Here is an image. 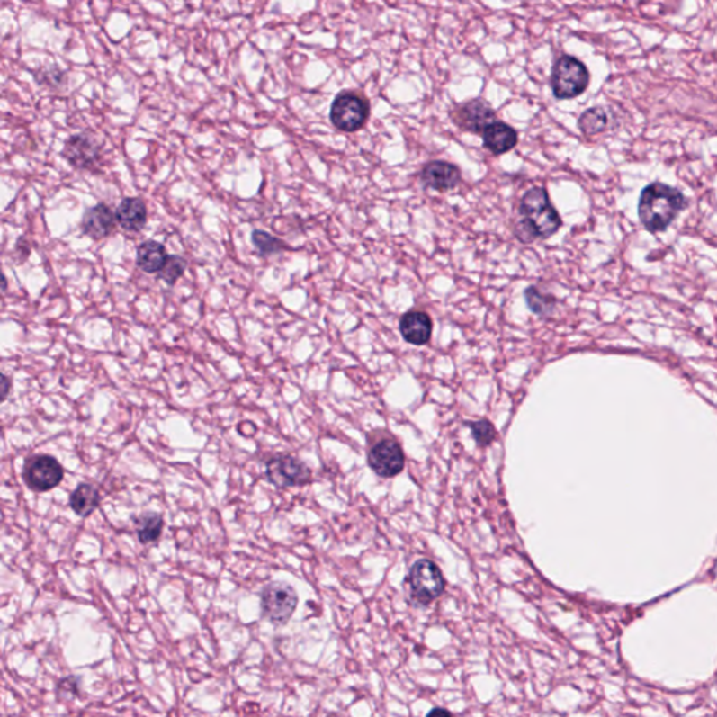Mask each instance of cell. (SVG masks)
I'll list each match as a JSON object with an SVG mask.
<instances>
[{
	"label": "cell",
	"instance_id": "obj_1",
	"mask_svg": "<svg viewBox=\"0 0 717 717\" xmlns=\"http://www.w3.org/2000/svg\"><path fill=\"white\" fill-rule=\"evenodd\" d=\"M686 195L664 183L649 184L641 191L638 203V218L650 233H660L670 228L679 213L686 208Z\"/></svg>",
	"mask_w": 717,
	"mask_h": 717
},
{
	"label": "cell",
	"instance_id": "obj_2",
	"mask_svg": "<svg viewBox=\"0 0 717 717\" xmlns=\"http://www.w3.org/2000/svg\"><path fill=\"white\" fill-rule=\"evenodd\" d=\"M590 85V72L582 60L563 55L556 60L551 73V87L558 100H572L582 95Z\"/></svg>",
	"mask_w": 717,
	"mask_h": 717
},
{
	"label": "cell",
	"instance_id": "obj_3",
	"mask_svg": "<svg viewBox=\"0 0 717 717\" xmlns=\"http://www.w3.org/2000/svg\"><path fill=\"white\" fill-rule=\"evenodd\" d=\"M370 117V104L363 95L354 92H342L334 98L329 110V120L336 130L354 133L364 128Z\"/></svg>",
	"mask_w": 717,
	"mask_h": 717
},
{
	"label": "cell",
	"instance_id": "obj_4",
	"mask_svg": "<svg viewBox=\"0 0 717 717\" xmlns=\"http://www.w3.org/2000/svg\"><path fill=\"white\" fill-rule=\"evenodd\" d=\"M408 585L412 600L420 605H427L436 600L446 587L439 566L429 560H420L414 563L408 575Z\"/></svg>",
	"mask_w": 717,
	"mask_h": 717
},
{
	"label": "cell",
	"instance_id": "obj_5",
	"mask_svg": "<svg viewBox=\"0 0 717 717\" xmlns=\"http://www.w3.org/2000/svg\"><path fill=\"white\" fill-rule=\"evenodd\" d=\"M65 470L49 454L30 455L22 467V479L30 489L37 493L49 492L62 484Z\"/></svg>",
	"mask_w": 717,
	"mask_h": 717
},
{
	"label": "cell",
	"instance_id": "obj_6",
	"mask_svg": "<svg viewBox=\"0 0 717 717\" xmlns=\"http://www.w3.org/2000/svg\"><path fill=\"white\" fill-rule=\"evenodd\" d=\"M103 145L98 136L90 130L75 133L64 143L62 156L76 170L98 173L102 162Z\"/></svg>",
	"mask_w": 717,
	"mask_h": 717
},
{
	"label": "cell",
	"instance_id": "obj_7",
	"mask_svg": "<svg viewBox=\"0 0 717 717\" xmlns=\"http://www.w3.org/2000/svg\"><path fill=\"white\" fill-rule=\"evenodd\" d=\"M298 603V593L288 583H269L261 591V610L264 616L276 626L289 623Z\"/></svg>",
	"mask_w": 717,
	"mask_h": 717
},
{
	"label": "cell",
	"instance_id": "obj_8",
	"mask_svg": "<svg viewBox=\"0 0 717 717\" xmlns=\"http://www.w3.org/2000/svg\"><path fill=\"white\" fill-rule=\"evenodd\" d=\"M266 479L279 489L304 487L311 482V470L291 454H276L266 462Z\"/></svg>",
	"mask_w": 717,
	"mask_h": 717
},
{
	"label": "cell",
	"instance_id": "obj_9",
	"mask_svg": "<svg viewBox=\"0 0 717 717\" xmlns=\"http://www.w3.org/2000/svg\"><path fill=\"white\" fill-rule=\"evenodd\" d=\"M453 122L462 130L484 133L489 125L497 122V111L480 100L457 104L450 112Z\"/></svg>",
	"mask_w": 717,
	"mask_h": 717
},
{
	"label": "cell",
	"instance_id": "obj_10",
	"mask_svg": "<svg viewBox=\"0 0 717 717\" xmlns=\"http://www.w3.org/2000/svg\"><path fill=\"white\" fill-rule=\"evenodd\" d=\"M369 465L380 477H397L405 467L404 452L394 440H381L370 450Z\"/></svg>",
	"mask_w": 717,
	"mask_h": 717
},
{
	"label": "cell",
	"instance_id": "obj_11",
	"mask_svg": "<svg viewBox=\"0 0 717 717\" xmlns=\"http://www.w3.org/2000/svg\"><path fill=\"white\" fill-rule=\"evenodd\" d=\"M118 226L117 213L105 203H97L87 209L80 223L83 234L95 241L110 238Z\"/></svg>",
	"mask_w": 717,
	"mask_h": 717
},
{
	"label": "cell",
	"instance_id": "obj_12",
	"mask_svg": "<svg viewBox=\"0 0 717 717\" xmlns=\"http://www.w3.org/2000/svg\"><path fill=\"white\" fill-rule=\"evenodd\" d=\"M420 181L426 188L446 193L459 185L462 181V170L453 163L432 160L420 171Z\"/></svg>",
	"mask_w": 717,
	"mask_h": 717
},
{
	"label": "cell",
	"instance_id": "obj_13",
	"mask_svg": "<svg viewBox=\"0 0 717 717\" xmlns=\"http://www.w3.org/2000/svg\"><path fill=\"white\" fill-rule=\"evenodd\" d=\"M115 213L120 228L130 233H139L148 223V206L136 196L123 198Z\"/></svg>",
	"mask_w": 717,
	"mask_h": 717
},
{
	"label": "cell",
	"instance_id": "obj_14",
	"mask_svg": "<svg viewBox=\"0 0 717 717\" xmlns=\"http://www.w3.org/2000/svg\"><path fill=\"white\" fill-rule=\"evenodd\" d=\"M434 324L424 311H408L399 321V331L408 344L426 345L432 336Z\"/></svg>",
	"mask_w": 717,
	"mask_h": 717
},
{
	"label": "cell",
	"instance_id": "obj_15",
	"mask_svg": "<svg viewBox=\"0 0 717 717\" xmlns=\"http://www.w3.org/2000/svg\"><path fill=\"white\" fill-rule=\"evenodd\" d=\"M482 140L489 152L495 156H500L515 149L518 143V133L507 123L497 121L482 133Z\"/></svg>",
	"mask_w": 717,
	"mask_h": 717
},
{
	"label": "cell",
	"instance_id": "obj_16",
	"mask_svg": "<svg viewBox=\"0 0 717 717\" xmlns=\"http://www.w3.org/2000/svg\"><path fill=\"white\" fill-rule=\"evenodd\" d=\"M168 254L165 244L156 240H146L136 250V265L146 273H160L165 268Z\"/></svg>",
	"mask_w": 717,
	"mask_h": 717
},
{
	"label": "cell",
	"instance_id": "obj_17",
	"mask_svg": "<svg viewBox=\"0 0 717 717\" xmlns=\"http://www.w3.org/2000/svg\"><path fill=\"white\" fill-rule=\"evenodd\" d=\"M100 492L94 485L82 482L70 493L69 506L79 517H90L100 506Z\"/></svg>",
	"mask_w": 717,
	"mask_h": 717
},
{
	"label": "cell",
	"instance_id": "obj_18",
	"mask_svg": "<svg viewBox=\"0 0 717 717\" xmlns=\"http://www.w3.org/2000/svg\"><path fill=\"white\" fill-rule=\"evenodd\" d=\"M136 533L138 538L142 545H149V543L157 542L162 537L163 527H165V520L162 515L155 512L143 513L139 517L135 518Z\"/></svg>",
	"mask_w": 717,
	"mask_h": 717
},
{
	"label": "cell",
	"instance_id": "obj_19",
	"mask_svg": "<svg viewBox=\"0 0 717 717\" xmlns=\"http://www.w3.org/2000/svg\"><path fill=\"white\" fill-rule=\"evenodd\" d=\"M550 205L551 201L548 191L542 187H534L523 195L522 202H520V212L525 218L533 219Z\"/></svg>",
	"mask_w": 717,
	"mask_h": 717
},
{
	"label": "cell",
	"instance_id": "obj_20",
	"mask_svg": "<svg viewBox=\"0 0 717 717\" xmlns=\"http://www.w3.org/2000/svg\"><path fill=\"white\" fill-rule=\"evenodd\" d=\"M251 241H253L254 246H255L261 256L276 255V254H282L289 250L288 244L284 243L283 240L272 236L268 231L259 230V229H255L251 233Z\"/></svg>",
	"mask_w": 717,
	"mask_h": 717
},
{
	"label": "cell",
	"instance_id": "obj_21",
	"mask_svg": "<svg viewBox=\"0 0 717 717\" xmlns=\"http://www.w3.org/2000/svg\"><path fill=\"white\" fill-rule=\"evenodd\" d=\"M578 130L586 136L597 135L608 127V115L604 108L595 107L585 111L578 118Z\"/></svg>",
	"mask_w": 717,
	"mask_h": 717
},
{
	"label": "cell",
	"instance_id": "obj_22",
	"mask_svg": "<svg viewBox=\"0 0 717 717\" xmlns=\"http://www.w3.org/2000/svg\"><path fill=\"white\" fill-rule=\"evenodd\" d=\"M533 220L537 226L540 238H543V240L552 238L553 234L558 233V230L562 228V219H560V213H558L552 203L543 209L542 212L534 216Z\"/></svg>",
	"mask_w": 717,
	"mask_h": 717
},
{
	"label": "cell",
	"instance_id": "obj_23",
	"mask_svg": "<svg viewBox=\"0 0 717 717\" xmlns=\"http://www.w3.org/2000/svg\"><path fill=\"white\" fill-rule=\"evenodd\" d=\"M528 309L537 316H550L555 309V299L550 294H543L535 286H530L524 291Z\"/></svg>",
	"mask_w": 717,
	"mask_h": 717
},
{
	"label": "cell",
	"instance_id": "obj_24",
	"mask_svg": "<svg viewBox=\"0 0 717 717\" xmlns=\"http://www.w3.org/2000/svg\"><path fill=\"white\" fill-rule=\"evenodd\" d=\"M188 268V261L187 259L184 258L181 255H168L167 261H166L165 268L162 269V272L158 273V278L165 281L168 286H175L181 278H183L184 273L187 271Z\"/></svg>",
	"mask_w": 717,
	"mask_h": 717
},
{
	"label": "cell",
	"instance_id": "obj_25",
	"mask_svg": "<svg viewBox=\"0 0 717 717\" xmlns=\"http://www.w3.org/2000/svg\"><path fill=\"white\" fill-rule=\"evenodd\" d=\"M65 70L60 69L58 65H52L35 70L34 80L42 87L57 90L65 85Z\"/></svg>",
	"mask_w": 717,
	"mask_h": 717
},
{
	"label": "cell",
	"instance_id": "obj_26",
	"mask_svg": "<svg viewBox=\"0 0 717 717\" xmlns=\"http://www.w3.org/2000/svg\"><path fill=\"white\" fill-rule=\"evenodd\" d=\"M468 426L471 427L472 436H474L475 442L478 443V446H489V444H492L493 440L497 439V430H495L489 420H475V422L468 424Z\"/></svg>",
	"mask_w": 717,
	"mask_h": 717
},
{
	"label": "cell",
	"instance_id": "obj_27",
	"mask_svg": "<svg viewBox=\"0 0 717 717\" xmlns=\"http://www.w3.org/2000/svg\"><path fill=\"white\" fill-rule=\"evenodd\" d=\"M513 231H515V238L523 244H531L540 238L537 226H535L534 220L530 218H524L517 221Z\"/></svg>",
	"mask_w": 717,
	"mask_h": 717
},
{
	"label": "cell",
	"instance_id": "obj_28",
	"mask_svg": "<svg viewBox=\"0 0 717 717\" xmlns=\"http://www.w3.org/2000/svg\"><path fill=\"white\" fill-rule=\"evenodd\" d=\"M14 253L17 254V258L20 259V263L26 261L27 256L31 253V246H30L26 238H22V236L19 238L16 243V248H14Z\"/></svg>",
	"mask_w": 717,
	"mask_h": 717
},
{
	"label": "cell",
	"instance_id": "obj_29",
	"mask_svg": "<svg viewBox=\"0 0 717 717\" xmlns=\"http://www.w3.org/2000/svg\"><path fill=\"white\" fill-rule=\"evenodd\" d=\"M10 387H12V382H10L9 377L6 374H2V401L4 402L9 397Z\"/></svg>",
	"mask_w": 717,
	"mask_h": 717
},
{
	"label": "cell",
	"instance_id": "obj_30",
	"mask_svg": "<svg viewBox=\"0 0 717 717\" xmlns=\"http://www.w3.org/2000/svg\"><path fill=\"white\" fill-rule=\"evenodd\" d=\"M426 717H453V714L446 709L435 708L427 713Z\"/></svg>",
	"mask_w": 717,
	"mask_h": 717
},
{
	"label": "cell",
	"instance_id": "obj_31",
	"mask_svg": "<svg viewBox=\"0 0 717 717\" xmlns=\"http://www.w3.org/2000/svg\"><path fill=\"white\" fill-rule=\"evenodd\" d=\"M6 286H7L6 276H4V291H6Z\"/></svg>",
	"mask_w": 717,
	"mask_h": 717
}]
</instances>
